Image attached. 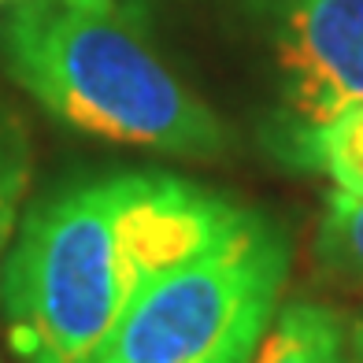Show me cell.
Here are the masks:
<instances>
[{"label": "cell", "mask_w": 363, "mask_h": 363, "mask_svg": "<svg viewBox=\"0 0 363 363\" xmlns=\"http://www.w3.org/2000/svg\"><path fill=\"white\" fill-rule=\"evenodd\" d=\"M256 45L278 152L363 104V0H238Z\"/></svg>", "instance_id": "obj_4"}, {"label": "cell", "mask_w": 363, "mask_h": 363, "mask_svg": "<svg viewBox=\"0 0 363 363\" xmlns=\"http://www.w3.org/2000/svg\"><path fill=\"white\" fill-rule=\"evenodd\" d=\"M0 60L15 86L82 134L186 160L230 148L226 123L130 0H15L0 23Z\"/></svg>", "instance_id": "obj_2"}, {"label": "cell", "mask_w": 363, "mask_h": 363, "mask_svg": "<svg viewBox=\"0 0 363 363\" xmlns=\"http://www.w3.org/2000/svg\"><path fill=\"white\" fill-rule=\"evenodd\" d=\"M352 337H356V359L363 363V319L352 323Z\"/></svg>", "instance_id": "obj_9"}, {"label": "cell", "mask_w": 363, "mask_h": 363, "mask_svg": "<svg viewBox=\"0 0 363 363\" xmlns=\"http://www.w3.org/2000/svg\"><path fill=\"white\" fill-rule=\"evenodd\" d=\"M289 238L245 223L148 286L93 363H252L289 278Z\"/></svg>", "instance_id": "obj_3"}, {"label": "cell", "mask_w": 363, "mask_h": 363, "mask_svg": "<svg viewBox=\"0 0 363 363\" xmlns=\"http://www.w3.org/2000/svg\"><path fill=\"white\" fill-rule=\"evenodd\" d=\"M315 256L345 286L363 289V201L330 189L315 234Z\"/></svg>", "instance_id": "obj_7"}, {"label": "cell", "mask_w": 363, "mask_h": 363, "mask_svg": "<svg viewBox=\"0 0 363 363\" xmlns=\"http://www.w3.org/2000/svg\"><path fill=\"white\" fill-rule=\"evenodd\" d=\"M30 167H34V156H30L23 123L0 104V282H4V263L19 230L23 196L30 189Z\"/></svg>", "instance_id": "obj_8"}, {"label": "cell", "mask_w": 363, "mask_h": 363, "mask_svg": "<svg viewBox=\"0 0 363 363\" xmlns=\"http://www.w3.org/2000/svg\"><path fill=\"white\" fill-rule=\"evenodd\" d=\"M0 4H8V0H0Z\"/></svg>", "instance_id": "obj_10"}, {"label": "cell", "mask_w": 363, "mask_h": 363, "mask_svg": "<svg viewBox=\"0 0 363 363\" xmlns=\"http://www.w3.org/2000/svg\"><path fill=\"white\" fill-rule=\"evenodd\" d=\"M282 156L308 171H319L334 193L363 201V104H352L334 119L304 130L282 148Z\"/></svg>", "instance_id": "obj_6"}, {"label": "cell", "mask_w": 363, "mask_h": 363, "mask_svg": "<svg viewBox=\"0 0 363 363\" xmlns=\"http://www.w3.org/2000/svg\"><path fill=\"white\" fill-rule=\"evenodd\" d=\"M252 363H359L352 323L319 301H289L278 308Z\"/></svg>", "instance_id": "obj_5"}, {"label": "cell", "mask_w": 363, "mask_h": 363, "mask_svg": "<svg viewBox=\"0 0 363 363\" xmlns=\"http://www.w3.org/2000/svg\"><path fill=\"white\" fill-rule=\"evenodd\" d=\"M249 211L167 171H123L63 189L19 223L0 308L23 363H93L160 274L211 249Z\"/></svg>", "instance_id": "obj_1"}]
</instances>
